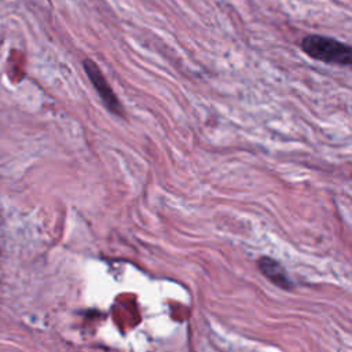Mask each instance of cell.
Returning a JSON list of instances; mask_svg holds the SVG:
<instances>
[{
    "instance_id": "obj_1",
    "label": "cell",
    "mask_w": 352,
    "mask_h": 352,
    "mask_svg": "<svg viewBox=\"0 0 352 352\" xmlns=\"http://www.w3.org/2000/svg\"><path fill=\"white\" fill-rule=\"evenodd\" d=\"M301 50L312 59L352 67V47L336 38L311 34L302 38Z\"/></svg>"
},
{
    "instance_id": "obj_2",
    "label": "cell",
    "mask_w": 352,
    "mask_h": 352,
    "mask_svg": "<svg viewBox=\"0 0 352 352\" xmlns=\"http://www.w3.org/2000/svg\"><path fill=\"white\" fill-rule=\"evenodd\" d=\"M82 67H84V72H85L87 77L89 78L91 84L96 89L98 95L100 96L103 104L107 107V110L116 116H122L124 114L122 104L120 103L117 95L111 89L110 84L107 82V80H106L104 74L102 73V70L99 69V66L92 59L87 58L82 62Z\"/></svg>"
},
{
    "instance_id": "obj_3",
    "label": "cell",
    "mask_w": 352,
    "mask_h": 352,
    "mask_svg": "<svg viewBox=\"0 0 352 352\" xmlns=\"http://www.w3.org/2000/svg\"><path fill=\"white\" fill-rule=\"evenodd\" d=\"M257 265H258L261 274L270 282H272L274 285H276L282 289H286V290L292 289V286H293L292 280H290L287 272L285 271V268L278 261H275L271 257H263L258 260Z\"/></svg>"
}]
</instances>
